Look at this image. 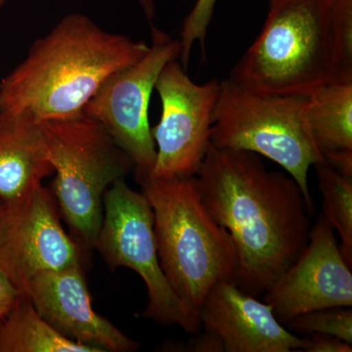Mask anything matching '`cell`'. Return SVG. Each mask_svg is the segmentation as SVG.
Masks as SVG:
<instances>
[{"mask_svg": "<svg viewBox=\"0 0 352 352\" xmlns=\"http://www.w3.org/2000/svg\"><path fill=\"white\" fill-rule=\"evenodd\" d=\"M278 1H280V0H270V6L277 3Z\"/></svg>", "mask_w": 352, "mask_h": 352, "instance_id": "25", "label": "cell"}, {"mask_svg": "<svg viewBox=\"0 0 352 352\" xmlns=\"http://www.w3.org/2000/svg\"><path fill=\"white\" fill-rule=\"evenodd\" d=\"M307 95L254 91L230 78L219 83L210 142L243 150L279 164L298 183L312 210L308 173L324 162L305 118Z\"/></svg>", "mask_w": 352, "mask_h": 352, "instance_id": "6", "label": "cell"}, {"mask_svg": "<svg viewBox=\"0 0 352 352\" xmlns=\"http://www.w3.org/2000/svg\"><path fill=\"white\" fill-rule=\"evenodd\" d=\"M6 1V0H0V6H3L4 2ZM139 1H140L141 4H142L148 19H152L153 14H154V6H153L152 0H139Z\"/></svg>", "mask_w": 352, "mask_h": 352, "instance_id": "24", "label": "cell"}, {"mask_svg": "<svg viewBox=\"0 0 352 352\" xmlns=\"http://www.w3.org/2000/svg\"><path fill=\"white\" fill-rule=\"evenodd\" d=\"M25 295L39 316L60 335L103 351L131 352L136 340L94 311L80 263L34 276Z\"/></svg>", "mask_w": 352, "mask_h": 352, "instance_id": "12", "label": "cell"}, {"mask_svg": "<svg viewBox=\"0 0 352 352\" xmlns=\"http://www.w3.org/2000/svg\"><path fill=\"white\" fill-rule=\"evenodd\" d=\"M21 295L22 294L14 286L6 273L0 270V318L10 311Z\"/></svg>", "mask_w": 352, "mask_h": 352, "instance_id": "23", "label": "cell"}, {"mask_svg": "<svg viewBox=\"0 0 352 352\" xmlns=\"http://www.w3.org/2000/svg\"><path fill=\"white\" fill-rule=\"evenodd\" d=\"M53 173L38 120L0 113V207L20 205Z\"/></svg>", "mask_w": 352, "mask_h": 352, "instance_id": "14", "label": "cell"}, {"mask_svg": "<svg viewBox=\"0 0 352 352\" xmlns=\"http://www.w3.org/2000/svg\"><path fill=\"white\" fill-rule=\"evenodd\" d=\"M322 196L323 215L339 234L342 256L352 265V177L342 175L325 161L314 164Z\"/></svg>", "mask_w": 352, "mask_h": 352, "instance_id": "17", "label": "cell"}, {"mask_svg": "<svg viewBox=\"0 0 352 352\" xmlns=\"http://www.w3.org/2000/svg\"><path fill=\"white\" fill-rule=\"evenodd\" d=\"M305 118L322 156L352 151V82H333L307 95Z\"/></svg>", "mask_w": 352, "mask_h": 352, "instance_id": "15", "label": "cell"}, {"mask_svg": "<svg viewBox=\"0 0 352 352\" xmlns=\"http://www.w3.org/2000/svg\"><path fill=\"white\" fill-rule=\"evenodd\" d=\"M199 332L193 333V338L188 344H183L182 351L192 352H222L224 351L223 344L219 336L210 329L205 327Z\"/></svg>", "mask_w": 352, "mask_h": 352, "instance_id": "21", "label": "cell"}, {"mask_svg": "<svg viewBox=\"0 0 352 352\" xmlns=\"http://www.w3.org/2000/svg\"><path fill=\"white\" fill-rule=\"evenodd\" d=\"M80 247L60 220L54 195L43 184L0 215V270L21 294L44 271L80 263Z\"/></svg>", "mask_w": 352, "mask_h": 352, "instance_id": "10", "label": "cell"}, {"mask_svg": "<svg viewBox=\"0 0 352 352\" xmlns=\"http://www.w3.org/2000/svg\"><path fill=\"white\" fill-rule=\"evenodd\" d=\"M217 0H197L195 6L192 8L180 32V63L183 68L187 69L192 47L198 41L204 48L206 36H207L208 25L212 21L214 6Z\"/></svg>", "mask_w": 352, "mask_h": 352, "instance_id": "20", "label": "cell"}, {"mask_svg": "<svg viewBox=\"0 0 352 352\" xmlns=\"http://www.w3.org/2000/svg\"><path fill=\"white\" fill-rule=\"evenodd\" d=\"M182 45L152 27V44L140 59L108 76L82 112L97 120L131 157L138 183L149 178L157 151L149 124V104L164 66L180 56Z\"/></svg>", "mask_w": 352, "mask_h": 352, "instance_id": "8", "label": "cell"}, {"mask_svg": "<svg viewBox=\"0 0 352 352\" xmlns=\"http://www.w3.org/2000/svg\"><path fill=\"white\" fill-rule=\"evenodd\" d=\"M217 78L198 85L177 59L164 66L155 89L162 101L159 124L151 129L156 163L149 178L196 176L210 146L219 94Z\"/></svg>", "mask_w": 352, "mask_h": 352, "instance_id": "9", "label": "cell"}, {"mask_svg": "<svg viewBox=\"0 0 352 352\" xmlns=\"http://www.w3.org/2000/svg\"><path fill=\"white\" fill-rule=\"evenodd\" d=\"M335 43L336 82H352V0H329Z\"/></svg>", "mask_w": 352, "mask_h": 352, "instance_id": "19", "label": "cell"}, {"mask_svg": "<svg viewBox=\"0 0 352 352\" xmlns=\"http://www.w3.org/2000/svg\"><path fill=\"white\" fill-rule=\"evenodd\" d=\"M139 184L154 214L162 270L176 295L197 312L215 285L236 283L239 258L232 238L208 212L196 176Z\"/></svg>", "mask_w": 352, "mask_h": 352, "instance_id": "3", "label": "cell"}, {"mask_svg": "<svg viewBox=\"0 0 352 352\" xmlns=\"http://www.w3.org/2000/svg\"><path fill=\"white\" fill-rule=\"evenodd\" d=\"M144 41L102 30L80 14L38 39L0 82V113L41 120L82 113L104 80L140 59Z\"/></svg>", "mask_w": 352, "mask_h": 352, "instance_id": "2", "label": "cell"}, {"mask_svg": "<svg viewBox=\"0 0 352 352\" xmlns=\"http://www.w3.org/2000/svg\"><path fill=\"white\" fill-rule=\"evenodd\" d=\"M196 177L208 212L232 238L236 284L264 295L307 245L314 210L291 175L268 170L254 153L210 145Z\"/></svg>", "mask_w": 352, "mask_h": 352, "instance_id": "1", "label": "cell"}, {"mask_svg": "<svg viewBox=\"0 0 352 352\" xmlns=\"http://www.w3.org/2000/svg\"><path fill=\"white\" fill-rule=\"evenodd\" d=\"M307 352H351L352 346L344 340L324 333H309Z\"/></svg>", "mask_w": 352, "mask_h": 352, "instance_id": "22", "label": "cell"}, {"mask_svg": "<svg viewBox=\"0 0 352 352\" xmlns=\"http://www.w3.org/2000/svg\"><path fill=\"white\" fill-rule=\"evenodd\" d=\"M53 170V195L76 242L95 247L106 192L134 170L131 157L112 136L83 112L38 122Z\"/></svg>", "mask_w": 352, "mask_h": 352, "instance_id": "5", "label": "cell"}, {"mask_svg": "<svg viewBox=\"0 0 352 352\" xmlns=\"http://www.w3.org/2000/svg\"><path fill=\"white\" fill-rule=\"evenodd\" d=\"M0 352H103L60 335L39 316L29 296L22 294L0 318Z\"/></svg>", "mask_w": 352, "mask_h": 352, "instance_id": "16", "label": "cell"}, {"mask_svg": "<svg viewBox=\"0 0 352 352\" xmlns=\"http://www.w3.org/2000/svg\"><path fill=\"white\" fill-rule=\"evenodd\" d=\"M201 327L217 333L226 352L305 351L300 339L278 321L272 308L243 291L234 281H222L208 292L197 310Z\"/></svg>", "mask_w": 352, "mask_h": 352, "instance_id": "13", "label": "cell"}, {"mask_svg": "<svg viewBox=\"0 0 352 352\" xmlns=\"http://www.w3.org/2000/svg\"><path fill=\"white\" fill-rule=\"evenodd\" d=\"M94 248L113 270L124 266L142 278L148 293L145 318L179 326L191 335L201 330L198 314L176 295L162 270L149 201L124 178L113 183L104 196L103 219Z\"/></svg>", "mask_w": 352, "mask_h": 352, "instance_id": "7", "label": "cell"}, {"mask_svg": "<svg viewBox=\"0 0 352 352\" xmlns=\"http://www.w3.org/2000/svg\"><path fill=\"white\" fill-rule=\"evenodd\" d=\"M229 78L254 91L279 95H308L336 82L329 0L270 6L263 31Z\"/></svg>", "mask_w": 352, "mask_h": 352, "instance_id": "4", "label": "cell"}, {"mask_svg": "<svg viewBox=\"0 0 352 352\" xmlns=\"http://www.w3.org/2000/svg\"><path fill=\"white\" fill-rule=\"evenodd\" d=\"M296 333H324L352 344L351 307L323 308L298 315L285 324Z\"/></svg>", "mask_w": 352, "mask_h": 352, "instance_id": "18", "label": "cell"}, {"mask_svg": "<svg viewBox=\"0 0 352 352\" xmlns=\"http://www.w3.org/2000/svg\"><path fill=\"white\" fill-rule=\"evenodd\" d=\"M280 323L323 308L352 305L351 267L342 256L335 230L319 215L309 240L295 263L265 294Z\"/></svg>", "mask_w": 352, "mask_h": 352, "instance_id": "11", "label": "cell"}, {"mask_svg": "<svg viewBox=\"0 0 352 352\" xmlns=\"http://www.w3.org/2000/svg\"><path fill=\"white\" fill-rule=\"evenodd\" d=\"M2 210H3V208L0 207V215H1V214H2Z\"/></svg>", "mask_w": 352, "mask_h": 352, "instance_id": "26", "label": "cell"}]
</instances>
